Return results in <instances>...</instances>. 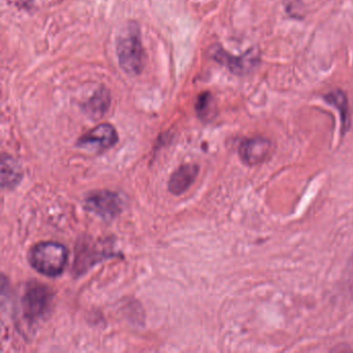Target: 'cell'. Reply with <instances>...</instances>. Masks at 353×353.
<instances>
[{
    "instance_id": "5bb4252c",
    "label": "cell",
    "mask_w": 353,
    "mask_h": 353,
    "mask_svg": "<svg viewBox=\"0 0 353 353\" xmlns=\"http://www.w3.org/2000/svg\"><path fill=\"white\" fill-rule=\"evenodd\" d=\"M349 289H350V292L352 293L353 295V260L352 263H351L350 272H349Z\"/></svg>"
},
{
    "instance_id": "6da1fadb",
    "label": "cell",
    "mask_w": 353,
    "mask_h": 353,
    "mask_svg": "<svg viewBox=\"0 0 353 353\" xmlns=\"http://www.w3.org/2000/svg\"><path fill=\"white\" fill-rule=\"evenodd\" d=\"M32 268L50 278L63 274L68 261V251L65 245L55 241H42L32 248L28 256Z\"/></svg>"
},
{
    "instance_id": "277c9868",
    "label": "cell",
    "mask_w": 353,
    "mask_h": 353,
    "mask_svg": "<svg viewBox=\"0 0 353 353\" xmlns=\"http://www.w3.org/2000/svg\"><path fill=\"white\" fill-rule=\"evenodd\" d=\"M85 208L104 220H112L121 214L123 200L113 192L97 191L88 196Z\"/></svg>"
},
{
    "instance_id": "9c48e42d",
    "label": "cell",
    "mask_w": 353,
    "mask_h": 353,
    "mask_svg": "<svg viewBox=\"0 0 353 353\" xmlns=\"http://www.w3.org/2000/svg\"><path fill=\"white\" fill-rule=\"evenodd\" d=\"M21 167L11 157L3 154L1 163V185L3 189H13L22 179Z\"/></svg>"
},
{
    "instance_id": "ba28073f",
    "label": "cell",
    "mask_w": 353,
    "mask_h": 353,
    "mask_svg": "<svg viewBox=\"0 0 353 353\" xmlns=\"http://www.w3.org/2000/svg\"><path fill=\"white\" fill-rule=\"evenodd\" d=\"M198 173L199 167L196 164H185L179 167L171 175L168 183L169 191L176 196L185 193L193 185Z\"/></svg>"
},
{
    "instance_id": "7c38bea8",
    "label": "cell",
    "mask_w": 353,
    "mask_h": 353,
    "mask_svg": "<svg viewBox=\"0 0 353 353\" xmlns=\"http://www.w3.org/2000/svg\"><path fill=\"white\" fill-rule=\"evenodd\" d=\"M326 103L336 107L342 119L343 129L346 131L349 127V110L348 102H347L346 94L341 90H334L324 97Z\"/></svg>"
},
{
    "instance_id": "5b68a950",
    "label": "cell",
    "mask_w": 353,
    "mask_h": 353,
    "mask_svg": "<svg viewBox=\"0 0 353 353\" xmlns=\"http://www.w3.org/2000/svg\"><path fill=\"white\" fill-rule=\"evenodd\" d=\"M119 140L117 130L109 123H102L79 138L77 146L90 152H102L114 146Z\"/></svg>"
},
{
    "instance_id": "4fadbf2b",
    "label": "cell",
    "mask_w": 353,
    "mask_h": 353,
    "mask_svg": "<svg viewBox=\"0 0 353 353\" xmlns=\"http://www.w3.org/2000/svg\"><path fill=\"white\" fill-rule=\"evenodd\" d=\"M210 102H212V100H210V94H202V96H200L199 99H198L196 109H197L198 115H199L201 119H205V117L210 114Z\"/></svg>"
},
{
    "instance_id": "30bf717a",
    "label": "cell",
    "mask_w": 353,
    "mask_h": 353,
    "mask_svg": "<svg viewBox=\"0 0 353 353\" xmlns=\"http://www.w3.org/2000/svg\"><path fill=\"white\" fill-rule=\"evenodd\" d=\"M109 254V253H108ZM106 252H98L94 247H90L88 245H82L80 247V251L77 254V259H76V265L74 264V270L82 272L90 268V266L97 263V261H101L104 258H109Z\"/></svg>"
},
{
    "instance_id": "3957f363",
    "label": "cell",
    "mask_w": 353,
    "mask_h": 353,
    "mask_svg": "<svg viewBox=\"0 0 353 353\" xmlns=\"http://www.w3.org/2000/svg\"><path fill=\"white\" fill-rule=\"evenodd\" d=\"M51 297L52 294L48 287L40 283H30L22 297V310L26 319L32 321L42 317L48 311Z\"/></svg>"
},
{
    "instance_id": "52a82bcc",
    "label": "cell",
    "mask_w": 353,
    "mask_h": 353,
    "mask_svg": "<svg viewBox=\"0 0 353 353\" xmlns=\"http://www.w3.org/2000/svg\"><path fill=\"white\" fill-rule=\"evenodd\" d=\"M272 143L262 137L250 138L239 146V154L245 164L258 165L263 163L270 157Z\"/></svg>"
},
{
    "instance_id": "8fae6325",
    "label": "cell",
    "mask_w": 353,
    "mask_h": 353,
    "mask_svg": "<svg viewBox=\"0 0 353 353\" xmlns=\"http://www.w3.org/2000/svg\"><path fill=\"white\" fill-rule=\"evenodd\" d=\"M110 104V98L106 90H99L88 103L84 105L86 114L94 119H100L108 110Z\"/></svg>"
},
{
    "instance_id": "8992f818",
    "label": "cell",
    "mask_w": 353,
    "mask_h": 353,
    "mask_svg": "<svg viewBox=\"0 0 353 353\" xmlns=\"http://www.w3.org/2000/svg\"><path fill=\"white\" fill-rule=\"evenodd\" d=\"M212 55L214 61L225 65L227 69L237 75L250 73L253 71L254 68L257 67L258 63H259V59L256 57L255 52L253 51H249L243 57H233L220 46H216L212 51Z\"/></svg>"
},
{
    "instance_id": "7a4b0ae2",
    "label": "cell",
    "mask_w": 353,
    "mask_h": 353,
    "mask_svg": "<svg viewBox=\"0 0 353 353\" xmlns=\"http://www.w3.org/2000/svg\"><path fill=\"white\" fill-rule=\"evenodd\" d=\"M117 54L119 65L125 73L129 75L141 73L145 54L139 30L136 26H128L121 32L117 41Z\"/></svg>"
}]
</instances>
